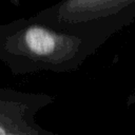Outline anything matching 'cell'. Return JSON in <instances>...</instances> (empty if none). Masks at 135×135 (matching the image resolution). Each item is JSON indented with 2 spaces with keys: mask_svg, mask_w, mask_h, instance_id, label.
<instances>
[{
  "mask_svg": "<svg viewBox=\"0 0 135 135\" xmlns=\"http://www.w3.org/2000/svg\"><path fill=\"white\" fill-rule=\"evenodd\" d=\"M102 43L34 16L0 25V61L15 76L78 70Z\"/></svg>",
  "mask_w": 135,
  "mask_h": 135,
  "instance_id": "obj_1",
  "label": "cell"
},
{
  "mask_svg": "<svg viewBox=\"0 0 135 135\" xmlns=\"http://www.w3.org/2000/svg\"><path fill=\"white\" fill-rule=\"evenodd\" d=\"M34 17L104 44L135 20V0H60Z\"/></svg>",
  "mask_w": 135,
  "mask_h": 135,
  "instance_id": "obj_2",
  "label": "cell"
},
{
  "mask_svg": "<svg viewBox=\"0 0 135 135\" xmlns=\"http://www.w3.org/2000/svg\"><path fill=\"white\" fill-rule=\"evenodd\" d=\"M55 102L45 93L0 88V135H60L42 128L36 115Z\"/></svg>",
  "mask_w": 135,
  "mask_h": 135,
  "instance_id": "obj_3",
  "label": "cell"
}]
</instances>
